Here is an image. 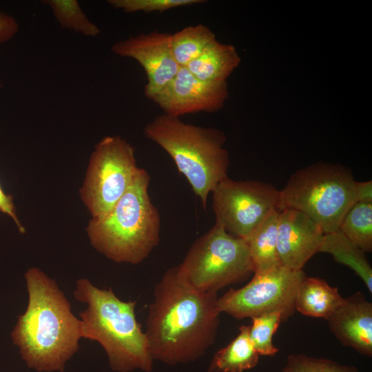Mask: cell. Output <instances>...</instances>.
I'll return each instance as SVG.
<instances>
[{"label": "cell", "instance_id": "obj_26", "mask_svg": "<svg viewBox=\"0 0 372 372\" xmlns=\"http://www.w3.org/2000/svg\"><path fill=\"white\" fill-rule=\"evenodd\" d=\"M19 25L12 15L0 11V44L12 39L18 32Z\"/></svg>", "mask_w": 372, "mask_h": 372}, {"label": "cell", "instance_id": "obj_1", "mask_svg": "<svg viewBox=\"0 0 372 372\" xmlns=\"http://www.w3.org/2000/svg\"><path fill=\"white\" fill-rule=\"evenodd\" d=\"M217 293L195 289L178 267L156 284L145 331L153 360L169 365L194 362L214 343L220 324Z\"/></svg>", "mask_w": 372, "mask_h": 372}, {"label": "cell", "instance_id": "obj_5", "mask_svg": "<svg viewBox=\"0 0 372 372\" xmlns=\"http://www.w3.org/2000/svg\"><path fill=\"white\" fill-rule=\"evenodd\" d=\"M144 134L172 157L205 209L209 194L227 177L229 156L224 132L162 114L146 124Z\"/></svg>", "mask_w": 372, "mask_h": 372}, {"label": "cell", "instance_id": "obj_14", "mask_svg": "<svg viewBox=\"0 0 372 372\" xmlns=\"http://www.w3.org/2000/svg\"><path fill=\"white\" fill-rule=\"evenodd\" d=\"M327 321L330 331L342 345L362 355H372V304L362 292L344 298Z\"/></svg>", "mask_w": 372, "mask_h": 372}, {"label": "cell", "instance_id": "obj_24", "mask_svg": "<svg viewBox=\"0 0 372 372\" xmlns=\"http://www.w3.org/2000/svg\"><path fill=\"white\" fill-rule=\"evenodd\" d=\"M282 372H360L357 368L326 358L302 353L290 354Z\"/></svg>", "mask_w": 372, "mask_h": 372}, {"label": "cell", "instance_id": "obj_19", "mask_svg": "<svg viewBox=\"0 0 372 372\" xmlns=\"http://www.w3.org/2000/svg\"><path fill=\"white\" fill-rule=\"evenodd\" d=\"M319 252L331 254L335 261L352 269L372 293V269L365 252L340 231L324 234Z\"/></svg>", "mask_w": 372, "mask_h": 372}, {"label": "cell", "instance_id": "obj_18", "mask_svg": "<svg viewBox=\"0 0 372 372\" xmlns=\"http://www.w3.org/2000/svg\"><path fill=\"white\" fill-rule=\"evenodd\" d=\"M259 356L249 336V325H242L238 335L214 354L207 372H243L255 367Z\"/></svg>", "mask_w": 372, "mask_h": 372}, {"label": "cell", "instance_id": "obj_3", "mask_svg": "<svg viewBox=\"0 0 372 372\" xmlns=\"http://www.w3.org/2000/svg\"><path fill=\"white\" fill-rule=\"evenodd\" d=\"M74 296L87 305L80 313L81 337L103 347L114 371L152 370L146 335L136 318V301H123L112 289H99L87 278L77 280Z\"/></svg>", "mask_w": 372, "mask_h": 372}, {"label": "cell", "instance_id": "obj_10", "mask_svg": "<svg viewBox=\"0 0 372 372\" xmlns=\"http://www.w3.org/2000/svg\"><path fill=\"white\" fill-rule=\"evenodd\" d=\"M211 194L215 223L243 239L278 209L279 201V190L269 183L234 180L228 176L217 184Z\"/></svg>", "mask_w": 372, "mask_h": 372}, {"label": "cell", "instance_id": "obj_23", "mask_svg": "<svg viewBox=\"0 0 372 372\" xmlns=\"http://www.w3.org/2000/svg\"><path fill=\"white\" fill-rule=\"evenodd\" d=\"M249 336L259 355L273 356L278 349L273 344V335L282 320L280 313L272 312L251 318Z\"/></svg>", "mask_w": 372, "mask_h": 372}, {"label": "cell", "instance_id": "obj_17", "mask_svg": "<svg viewBox=\"0 0 372 372\" xmlns=\"http://www.w3.org/2000/svg\"><path fill=\"white\" fill-rule=\"evenodd\" d=\"M278 216L279 210H273L245 239L249 248L254 273L267 271L281 265L277 250Z\"/></svg>", "mask_w": 372, "mask_h": 372}, {"label": "cell", "instance_id": "obj_7", "mask_svg": "<svg viewBox=\"0 0 372 372\" xmlns=\"http://www.w3.org/2000/svg\"><path fill=\"white\" fill-rule=\"evenodd\" d=\"M178 267L192 286L210 293H217L254 273L246 240L216 223L192 244Z\"/></svg>", "mask_w": 372, "mask_h": 372}, {"label": "cell", "instance_id": "obj_15", "mask_svg": "<svg viewBox=\"0 0 372 372\" xmlns=\"http://www.w3.org/2000/svg\"><path fill=\"white\" fill-rule=\"evenodd\" d=\"M344 301L337 287L322 279L306 276L298 289L295 307L302 315L327 320Z\"/></svg>", "mask_w": 372, "mask_h": 372}, {"label": "cell", "instance_id": "obj_20", "mask_svg": "<svg viewBox=\"0 0 372 372\" xmlns=\"http://www.w3.org/2000/svg\"><path fill=\"white\" fill-rule=\"evenodd\" d=\"M214 40V33L204 24L188 25L171 34L174 58L180 67H186Z\"/></svg>", "mask_w": 372, "mask_h": 372}, {"label": "cell", "instance_id": "obj_4", "mask_svg": "<svg viewBox=\"0 0 372 372\" xmlns=\"http://www.w3.org/2000/svg\"><path fill=\"white\" fill-rule=\"evenodd\" d=\"M149 181L147 170L139 167L114 207L88 223L92 245L114 262L139 264L159 243L161 217L149 197Z\"/></svg>", "mask_w": 372, "mask_h": 372}, {"label": "cell", "instance_id": "obj_2", "mask_svg": "<svg viewBox=\"0 0 372 372\" xmlns=\"http://www.w3.org/2000/svg\"><path fill=\"white\" fill-rule=\"evenodd\" d=\"M25 279L28 304L12 331L13 343L29 369L63 372L79 350L81 320L55 281L41 270L29 269Z\"/></svg>", "mask_w": 372, "mask_h": 372}, {"label": "cell", "instance_id": "obj_11", "mask_svg": "<svg viewBox=\"0 0 372 372\" xmlns=\"http://www.w3.org/2000/svg\"><path fill=\"white\" fill-rule=\"evenodd\" d=\"M112 52L132 58L143 68L147 83L145 95L152 99L174 78L180 69L171 47V34L153 31L131 36L117 41L111 47Z\"/></svg>", "mask_w": 372, "mask_h": 372}, {"label": "cell", "instance_id": "obj_9", "mask_svg": "<svg viewBox=\"0 0 372 372\" xmlns=\"http://www.w3.org/2000/svg\"><path fill=\"white\" fill-rule=\"evenodd\" d=\"M305 277L302 270L293 271L282 265L254 273L245 286L231 289L218 298V309L238 320L277 312L285 321L296 311L298 289Z\"/></svg>", "mask_w": 372, "mask_h": 372}, {"label": "cell", "instance_id": "obj_28", "mask_svg": "<svg viewBox=\"0 0 372 372\" xmlns=\"http://www.w3.org/2000/svg\"><path fill=\"white\" fill-rule=\"evenodd\" d=\"M355 203H372V180L355 183Z\"/></svg>", "mask_w": 372, "mask_h": 372}, {"label": "cell", "instance_id": "obj_6", "mask_svg": "<svg viewBox=\"0 0 372 372\" xmlns=\"http://www.w3.org/2000/svg\"><path fill=\"white\" fill-rule=\"evenodd\" d=\"M355 183L347 167L319 162L293 173L279 190L278 209L300 211L322 230L335 232L355 203Z\"/></svg>", "mask_w": 372, "mask_h": 372}, {"label": "cell", "instance_id": "obj_27", "mask_svg": "<svg viewBox=\"0 0 372 372\" xmlns=\"http://www.w3.org/2000/svg\"><path fill=\"white\" fill-rule=\"evenodd\" d=\"M0 211L10 217L21 233L25 232L15 209L12 196L6 194L0 185Z\"/></svg>", "mask_w": 372, "mask_h": 372}, {"label": "cell", "instance_id": "obj_12", "mask_svg": "<svg viewBox=\"0 0 372 372\" xmlns=\"http://www.w3.org/2000/svg\"><path fill=\"white\" fill-rule=\"evenodd\" d=\"M227 82L201 81L180 67L171 82L151 100L168 116L178 117L198 112L214 113L228 98Z\"/></svg>", "mask_w": 372, "mask_h": 372}, {"label": "cell", "instance_id": "obj_13", "mask_svg": "<svg viewBox=\"0 0 372 372\" xmlns=\"http://www.w3.org/2000/svg\"><path fill=\"white\" fill-rule=\"evenodd\" d=\"M324 234L304 214L293 210L279 211L277 250L281 265L301 271L306 262L319 252Z\"/></svg>", "mask_w": 372, "mask_h": 372}, {"label": "cell", "instance_id": "obj_22", "mask_svg": "<svg viewBox=\"0 0 372 372\" xmlns=\"http://www.w3.org/2000/svg\"><path fill=\"white\" fill-rule=\"evenodd\" d=\"M61 28L72 30L87 37H96L100 28L92 22L76 0H45Z\"/></svg>", "mask_w": 372, "mask_h": 372}, {"label": "cell", "instance_id": "obj_21", "mask_svg": "<svg viewBox=\"0 0 372 372\" xmlns=\"http://www.w3.org/2000/svg\"><path fill=\"white\" fill-rule=\"evenodd\" d=\"M344 236L363 251H372V203H355L338 228Z\"/></svg>", "mask_w": 372, "mask_h": 372}, {"label": "cell", "instance_id": "obj_25", "mask_svg": "<svg viewBox=\"0 0 372 372\" xmlns=\"http://www.w3.org/2000/svg\"><path fill=\"white\" fill-rule=\"evenodd\" d=\"M205 2L203 0H108L107 3L114 9L125 13L136 12H162L173 8Z\"/></svg>", "mask_w": 372, "mask_h": 372}, {"label": "cell", "instance_id": "obj_8", "mask_svg": "<svg viewBox=\"0 0 372 372\" xmlns=\"http://www.w3.org/2000/svg\"><path fill=\"white\" fill-rule=\"evenodd\" d=\"M135 148L121 136H107L94 147L83 185V202L92 218L107 214L132 184L138 170Z\"/></svg>", "mask_w": 372, "mask_h": 372}, {"label": "cell", "instance_id": "obj_16", "mask_svg": "<svg viewBox=\"0 0 372 372\" xmlns=\"http://www.w3.org/2000/svg\"><path fill=\"white\" fill-rule=\"evenodd\" d=\"M240 57L236 48L216 39L210 43L186 68L197 79L211 83L227 82L238 66Z\"/></svg>", "mask_w": 372, "mask_h": 372}, {"label": "cell", "instance_id": "obj_29", "mask_svg": "<svg viewBox=\"0 0 372 372\" xmlns=\"http://www.w3.org/2000/svg\"><path fill=\"white\" fill-rule=\"evenodd\" d=\"M2 87H3V83H2L1 79H0V91L2 89Z\"/></svg>", "mask_w": 372, "mask_h": 372}]
</instances>
